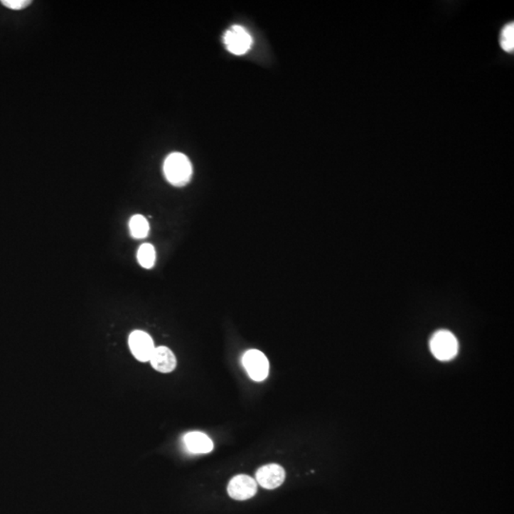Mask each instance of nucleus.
Masks as SVG:
<instances>
[{"label":"nucleus","mask_w":514,"mask_h":514,"mask_svg":"<svg viewBox=\"0 0 514 514\" xmlns=\"http://www.w3.org/2000/svg\"><path fill=\"white\" fill-rule=\"evenodd\" d=\"M500 46L508 53H513L514 50V23L510 22L503 27L500 33Z\"/></svg>","instance_id":"nucleus-12"},{"label":"nucleus","mask_w":514,"mask_h":514,"mask_svg":"<svg viewBox=\"0 0 514 514\" xmlns=\"http://www.w3.org/2000/svg\"><path fill=\"white\" fill-rule=\"evenodd\" d=\"M1 4L11 10L21 11L30 6L32 1L31 0H2Z\"/></svg>","instance_id":"nucleus-13"},{"label":"nucleus","mask_w":514,"mask_h":514,"mask_svg":"<svg viewBox=\"0 0 514 514\" xmlns=\"http://www.w3.org/2000/svg\"><path fill=\"white\" fill-rule=\"evenodd\" d=\"M429 347L434 358L440 361H449L459 353V345L451 331L441 330L432 336Z\"/></svg>","instance_id":"nucleus-2"},{"label":"nucleus","mask_w":514,"mask_h":514,"mask_svg":"<svg viewBox=\"0 0 514 514\" xmlns=\"http://www.w3.org/2000/svg\"><path fill=\"white\" fill-rule=\"evenodd\" d=\"M132 353L140 362L150 361L156 346L150 334L143 331H134L129 336Z\"/></svg>","instance_id":"nucleus-4"},{"label":"nucleus","mask_w":514,"mask_h":514,"mask_svg":"<svg viewBox=\"0 0 514 514\" xmlns=\"http://www.w3.org/2000/svg\"><path fill=\"white\" fill-rule=\"evenodd\" d=\"M129 227H130L132 237L136 240H143V238L147 237L149 232H150V225H149L147 219L141 215H134L129 223Z\"/></svg>","instance_id":"nucleus-10"},{"label":"nucleus","mask_w":514,"mask_h":514,"mask_svg":"<svg viewBox=\"0 0 514 514\" xmlns=\"http://www.w3.org/2000/svg\"><path fill=\"white\" fill-rule=\"evenodd\" d=\"M184 443L186 448L193 454H209L213 449L212 439L200 432H192L185 435Z\"/></svg>","instance_id":"nucleus-9"},{"label":"nucleus","mask_w":514,"mask_h":514,"mask_svg":"<svg viewBox=\"0 0 514 514\" xmlns=\"http://www.w3.org/2000/svg\"><path fill=\"white\" fill-rule=\"evenodd\" d=\"M257 491V481L245 474L235 476L227 485V493L232 499L238 500V501L252 498L255 496Z\"/></svg>","instance_id":"nucleus-6"},{"label":"nucleus","mask_w":514,"mask_h":514,"mask_svg":"<svg viewBox=\"0 0 514 514\" xmlns=\"http://www.w3.org/2000/svg\"><path fill=\"white\" fill-rule=\"evenodd\" d=\"M224 43L229 52L241 55L251 49L252 39L251 35L243 27L232 26L225 33Z\"/></svg>","instance_id":"nucleus-5"},{"label":"nucleus","mask_w":514,"mask_h":514,"mask_svg":"<svg viewBox=\"0 0 514 514\" xmlns=\"http://www.w3.org/2000/svg\"><path fill=\"white\" fill-rule=\"evenodd\" d=\"M156 252L151 244L144 243L139 247L137 252V261L144 269H151L156 264Z\"/></svg>","instance_id":"nucleus-11"},{"label":"nucleus","mask_w":514,"mask_h":514,"mask_svg":"<svg viewBox=\"0 0 514 514\" xmlns=\"http://www.w3.org/2000/svg\"><path fill=\"white\" fill-rule=\"evenodd\" d=\"M163 171L168 183L183 187L189 183L193 176L192 163L184 154L173 153L165 159Z\"/></svg>","instance_id":"nucleus-1"},{"label":"nucleus","mask_w":514,"mask_h":514,"mask_svg":"<svg viewBox=\"0 0 514 514\" xmlns=\"http://www.w3.org/2000/svg\"><path fill=\"white\" fill-rule=\"evenodd\" d=\"M285 477V471L277 464L263 466L255 474L258 484L267 490H274V488L280 487L283 484Z\"/></svg>","instance_id":"nucleus-7"},{"label":"nucleus","mask_w":514,"mask_h":514,"mask_svg":"<svg viewBox=\"0 0 514 514\" xmlns=\"http://www.w3.org/2000/svg\"><path fill=\"white\" fill-rule=\"evenodd\" d=\"M242 364L252 380L261 382L268 378L269 360L260 350H249L248 352L244 353Z\"/></svg>","instance_id":"nucleus-3"},{"label":"nucleus","mask_w":514,"mask_h":514,"mask_svg":"<svg viewBox=\"0 0 514 514\" xmlns=\"http://www.w3.org/2000/svg\"><path fill=\"white\" fill-rule=\"evenodd\" d=\"M150 363L157 372L168 373L175 370L178 362H176L175 353L171 352L168 348L160 346L154 349L153 355L151 356Z\"/></svg>","instance_id":"nucleus-8"}]
</instances>
